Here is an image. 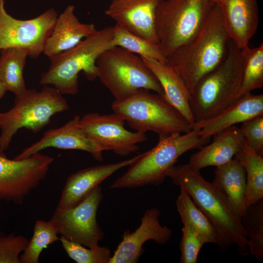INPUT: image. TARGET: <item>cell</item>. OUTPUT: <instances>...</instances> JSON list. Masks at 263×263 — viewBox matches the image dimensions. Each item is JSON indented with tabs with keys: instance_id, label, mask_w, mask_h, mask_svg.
Masks as SVG:
<instances>
[{
	"instance_id": "cell-33",
	"label": "cell",
	"mask_w": 263,
	"mask_h": 263,
	"mask_svg": "<svg viewBox=\"0 0 263 263\" xmlns=\"http://www.w3.org/2000/svg\"><path fill=\"white\" fill-rule=\"evenodd\" d=\"M29 240L24 236L12 233L0 235V263H20L19 256Z\"/></svg>"
},
{
	"instance_id": "cell-23",
	"label": "cell",
	"mask_w": 263,
	"mask_h": 263,
	"mask_svg": "<svg viewBox=\"0 0 263 263\" xmlns=\"http://www.w3.org/2000/svg\"><path fill=\"white\" fill-rule=\"evenodd\" d=\"M142 58L160 83L167 100L191 126L193 124L194 119L189 106L190 94L181 77L166 62Z\"/></svg>"
},
{
	"instance_id": "cell-32",
	"label": "cell",
	"mask_w": 263,
	"mask_h": 263,
	"mask_svg": "<svg viewBox=\"0 0 263 263\" xmlns=\"http://www.w3.org/2000/svg\"><path fill=\"white\" fill-rule=\"evenodd\" d=\"M182 236L179 244L181 263H196L205 241L193 228L188 225L182 228Z\"/></svg>"
},
{
	"instance_id": "cell-6",
	"label": "cell",
	"mask_w": 263,
	"mask_h": 263,
	"mask_svg": "<svg viewBox=\"0 0 263 263\" xmlns=\"http://www.w3.org/2000/svg\"><path fill=\"white\" fill-rule=\"evenodd\" d=\"M111 108L136 131L153 132L159 139L192 130L191 125L165 97L148 90L140 89L126 98L114 100Z\"/></svg>"
},
{
	"instance_id": "cell-8",
	"label": "cell",
	"mask_w": 263,
	"mask_h": 263,
	"mask_svg": "<svg viewBox=\"0 0 263 263\" xmlns=\"http://www.w3.org/2000/svg\"><path fill=\"white\" fill-rule=\"evenodd\" d=\"M68 109L66 100L54 87L46 85L40 91L27 89L22 95L16 97L11 109L0 113V150L4 151L9 147L19 129L38 132L54 115Z\"/></svg>"
},
{
	"instance_id": "cell-29",
	"label": "cell",
	"mask_w": 263,
	"mask_h": 263,
	"mask_svg": "<svg viewBox=\"0 0 263 263\" xmlns=\"http://www.w3.org/2000/svg\"><path fill=\"white\" fill-rule=\"evenodd\" d=\"M241 222L254 257L263 258V199L247 207Z\"/></svg>"
},
{
	"instance_id": "cell-5",
	"label": "cell",
	"mask_w": 263,
	"mask_h": 263,
	"mask_svg": "<svg viewBox=\"0 0 263 263\" xmlns=\"http://www.w3.org/2000/svg\"><path fill=\"white\" fill-rule=\"evenodd\" d=\"M113 26H107L83 39L76 46L51 58L48 70L41 75L39 83L52 85L62 94H75L78 91V74L87 79L98 77L96 61L106 50L113 47Z\"/></svg>"
},
{
	"instance_id": "cell-22",
	"label": "cell",
	"mask_w": 263,
	"mask_h": 263,
	"mask_svg": "<svg viewBox=\"0 0 263 263\" xmlns=\"http://www.w3.org/2000/svg\"><path fill=\"white\" fill-rule=\"evenodd\" d=\"M212 183L223 193L233 214L241 219L247 208L246 180L244 169L239 161L234 158L217 167Z\"/></svg>"
},
{
	"instance_id": "cell-7",
	"label": "cell",
	"mask_w": 263,
	"mask_h": 263,
	"mask_svg": "<svg viewBox=\"0 0 263 263\" xmlns=\"http://www.w3.org/2000/svg\"><path fill=\"white\" fill-rule=\"evenodd\" d=\"M100 82L114 100L126 98L140 89L152 91L165 97L159 81L137 55L117 46L104 52L97 59Z\"/></svg>"
},
{
	"instance_id": "cell-26",
	"label": "cell",
	"mask_w": 263,
	"mask_h": 263,
	"mask_svg": "<svg viewBox=\"0 0 263 263\" xmlns=\"http://www.w3.org/2000/svg\"><path fill=\"white\" fill-rule=\"evenodd\" d=\"M176 206L183 225H188L196 231L206 243L217 244L218 239L212 225L195 204L189 195L180 188L176 200Z\"/></svg>"
},
{
	"instance_id": "cell-14",
	"label": "cell",
	"mask_w": 263,
	"mask_h": 263,
	"mask_svg": "<svg viewBox=\"0 0 263 263\" xmlns=\"http://www.w3.org/2000/svg\"><path fill=\"white\" fill-rule=\"evenodd\" d=\"M160 210L156 207L147 209L141 219L139 226L133 232L126 230L122 240L112 256L109 263H136L144 252L143 245L151 240L158 244H164L171 238L172 231L161 225Z\"/></svg>"
},
{
	"instance_id": "cell-24",
	"label": "cell",
	"mask_w": 263,
	"mask_h": 263,
	"mask_svg": "<svg viewBox=\"0 0 263 263\" xmlns=\"http://www.w3.org/2000/svg\"><path fill=\"white\" fill-rule=\"evenodd\" d=\"M27 56L28 51L20 48L0 50V81L7 91H10L16 97L22 95L27 89L23 73Z\"/></svg>"
},
{
	"instance_id": "cell-17",
	"label": "cell",
	"mask_w": 263,
	"mask_h": 263,
	"mask_svg": "<svg viewBox=\"0 0 263 263\" xmlns=\"http://www.w3.org/2000/svg\"><path fill=\"white\" fill-rule=\"evenodd\" d=\"M139 156L117 163L87 168L72 174L67 178L56 208L64 209L75 207L107 178L130 165Z\"/></svg>"
},
{
	"instance_id": "cell-19",
	"label": "cell",
	"mask_w": 263,
	"mask_h": 263,
	"mask_svg": "<svg viewBox=\"0 0 263 263\" xmlns=\"http://www.w3.org/2000/svg\"><path fill=\"white\" fill-rule=\"evenodd\" d=\"M218 3L230 39L240 48L249 45L259 24L258 0H222Z\"/></svg>"
},
{
	"instance_id": "cell-11",
	"label": "cell",
	"mask_w": 263,
	"mask_h": 263,
	"mask_svg": "<svg viewBox=\"0 0 263 263\" xmlns=\"http://www.w3.org/2000/svg\"><path fill=\"white\" fill-rule=\"evenodd\" d=\"M102 198L99 185L75 207L64 209L56 208L50 221L61 236L84 246L96 247L104 237V232L96 220Z\"/></svg>"
},
{
	"instance_id": "cell-30",
	"label": "cell",
	"mask_w": 263,
	"mask_h": 263,
	"mask_svg": "<svg viewBox=\"0 0 263 263\" xmlns=\"http://www.w3.org/2000/svg\"><path fill=\"white\" fill-rule=\"evenodd\" d=\"M58 231L49 220L36 222L32 237L19 256L20 263H38L43 250L59 240Z\"/></svg>"
},
{
	"instance_id": "cell-35",
	"label": "cell",
	"mask_w": 263,
	"mask_h": 263,
	"mask_svg": "<svg viewBox=\"0 0 263 263\" xmlns=\"http://www.w3.org/2000/svg\"><path fill=\"white\" fill-rule=\"evenodd\" d=\"M7 91L3 84L0 81V99H1Z\"/></svg>"
},
{
	"instance_id": "cell-2",
	"label": "cell",
	"mask_w": 263,
	"mask_h": 263,
	"mask_svg": "<svg viewBox=\"0 0 263 263\" xmlns=\"http://www.w3.org/2000/svg\"><path fill=\"white\" fill-rule=\"evenodd\" d=\"M230 39L220 6L215 3L197 33L167 57L190 95L200 79L224 59Z\"/></svg>"
},
{
	"instance_id": "cell-9",
	"label": "cell",
	"mask_w": 263,
	"mask_h": 263,
	"mask_svg": "<svg viewBox=\"0 0 263 263\" xmlns=\"http://www.w3.org/2000/svg\"><path fill=\"white\" fill-rule=\"evenodd\" d=\"M207 0H162L155 13L158 46L168 57L198 31L214 4Z\"/></svg>"
},
{
	"instance_id": "cell-27",
	"label": "cell",
	"mask_w": 263,
	"mask_h": 263,
	"mask_svg": "<svg viewBox=\"0 0 263 263\" xmlns=\"http://www.w3.org/2000/svg\"><path fill=\"white\" fill-rule=\"evenodd\" d=\"M113 47L123 48L145 58L167 62L159 46L115 24L111 40Z\"/></svg>"
},
{
	"instance_id": "cell-20",
	"label": "cell",
	"mask_w": 263,
	"mask_h": 263,
	"mask_svg": "<svg viewBox=\"0 0 263 263\" xmlns=\"http://www.w3.org/2000/svg\"><path fill=\"white\" fill-rule=\"evenodd\" d=\"M75 10L74 5H69L57 16L43 52L50 59L75 47L97 30L93 23L81 22Z\"/></svg>"
},
{
	"instance_id": "cell-34",
	"label": "cell",
	"mask_w": 263,
	"mask_h": 263,
	"mask_svg": "<svg viewBox=\"0 0 263 263\" xmlns=\"http://www.w3.org/2000/svg\"><path fill=\"white\" fill-rule=\"evenodd\" d=\"M240 129L245 144L258 154L263 156V114L242 123Z\"/></svg>"
},
{
	"instance_id": "cell-16",
	"label": "cell",
	"mask_w": 263,
	"mask_h": 263,
	"mask_svg": "<svg viewBox=\"0 0 263 263\" xmlns=\"http://www.w3.org/2000/svg\"><path fill=\"white\" fill-rule=\"evenodd\" d=\"M80 117L75 115L63 126L46 131L37 142L25 148L15 158L22 159L48 148L78 150L90 153L98 161L103 160V150L90 138L79 125Z\"/></svg>"
},
{
	"instance_id": "cell-1",
	"label": "cell",
	"mask_w": 263,
	"mask_h": 263,
	"mask_svg": "<svg viewBox=\"0 0 263 263\" xmlns=\"http://www.w3.org/2000/svg\"><path fill=\"white\" fill-rule=\"evenodd\" d=\"M167 177L187 191L208 219L216 233L217 244L221 252L236 244L238 253L244 257L248 255V240L241 219L233 214L225 196L212 183L206 180L200 170L187 164L174 165Z\"/></svg>"
},
{
	"instance_id": "cell-31",
	"label": "cell",
	"mask_w": 263,
	"mask_h": 263,
	"mask_svg": "<svg viewBox=\"0 0 263 263\" xmlns=\"http://www.w3.org/2000/svg\"><path fill=\"white\" fill-rule=\"evenodd\" d=\"M62 246L67 255L77 263H109L112 257L110 250L105 246H98L87 248L84 246L70 241L61 236Z\"/></svg>"
},
{
	"instance_id": "cell-36",
	"label": "cell",
	"mask_w": 263,
	"mask_h": 263,
	"mask_svg": "<svg viewBox=\"0 0 263 263\" xmlns=\"http://www.w3.org/2000/svg\"><path fill=\"white\" fill-rule=\"evenodd\" d=\"M210 1L214 2V3H219L222 0H207Z\"/></svg>"
},
{
	"instance_id": "cell-12",
	"label": "cell",
	"mask_w": 263,
	"mask_h": 263,
	"mask_svg": "<svg viewBox=\"0 0 263 263\" xmlns=\"http://www.w3.org/2000/svg\"><path fill=\"white\" fill-rule=\"evenodd\" d=\"M4 3L0 0V50L18 47L27 50L31 58L38 57L52 33L58 16L56 12L51 8L35 18L21 20L8 14Z\"/></svg>"
},
{
	"instance_id": "cell-10",
	"label": "cell",
	"mask_w": 263,
	"mask_h": 263,
	"mask_svg": "<svg viewBox=\"0 0 263 263\" xmlns=\"http://www.w3.org/2000/svg\"><path fill=\"white\" fill-rule=\"evenodd\" d=\"M53 161L52 157L40 152L9 159L0 150V201L21 204L45 178Z\"/></svg>"
},
{
	"instance_id": "cell-21",
	"label": "cell",
	"mask_w": 263,
	"mask_h": 263,
	"mask_svg": "<svg viewBox=\"0 0 263 263\" xmlns=\"http://www.w3.org/2000/svg\"><path fill=\"white\" fill-rule=\"evenodd\" d=\"M213 140L193 153L187 164L194 169L219 167L234 158L245 143L240 128L233 126L213 135Z\"/></svg>"
},
{
	"instance_id": "cell-13",
	"label": "cell",
	"mask_w": 263,
	"mask_h": 263,
	"mask_svg": "<svg viewBox=\"0 0 263 263\" xmlns=\"http://www.w3.org/2000/svg\"><path fill=\"white\" fill-rule=\"evenodd\" d=\"M125 120L115 113H89L80 117L79 125L88 136L103 150L126 156L137 151L138 143L147 139L146 133L132 132L124 127Z\"/></svg>"
},
{
	"instance_id": "cell-25",
	"label": "cell",
	"mask_w": 263,
	"mask_h": 263,
	"mask_svg": "<svg viewBox=\"0 0 263 263\" xmlns=\"http://www.w3.org/2000/svg\"><path fill=\"white\" fill-rule=\"evenodd\" d=\"M243 167L246 175V207L263 198V158L245 143L235 155Z\"/></svg>"
},
{
	"instance_id": "cell-4",
	"label": "cell",
	"mask_w": 263,
	"mask_h": 263,
	"mask_svg": "<svg viewBox=\"0 0 263 263\" xmlns=\"http://www.w3.org/2000/svg\"><path fill=\"white\" fill-rule=\"evenodd\" d=\"M243 73L241 48L230 39L224 59L200 79L190 95L194 123L214 116L238 98Z\"/></svg>"
},
{
	"instance_id": "cell-15",
	"label": "cell",
	"mask_w": 263,
	"mask_h": 263,
	"mask_svg": "<svg viewBox=\"0 0 263 263\" xmlns=\"http://www.w3.org/2000/svg\"><path fill=\"white\" fill-rule=\"evenodd\" d=\"M162 0H112L105 14L116 24L158 45L156 9Z\"/></svg>"
},
{
	"instance_id": "cell-28",
	"label": "cell",
	"mask_w": 263,
	"mask_h": 263,
	"mask_svg": "<svg viewBox=\"0 0 263 263\" xmlns=\"http://www.w3.org/2000/svg\"><path fill=\"white\" fill-rule=\"evenodd\" d=\"M243 64V78L238 97L263 87V44L241 48Z\"/></svg>"
},
{
	"instance_id": "cell-18",
	"label": "cell",
	"mask_w": 263,
	"mask_h": 263,
	"mask_svg": "<svg viewBox=\"0 0 263 263\" xmlns=\"http://www.w3.org/2000/svg\"><path fill=\"white\" fill-rule=\"evenodd\" d=\"M263 114V94L251 93L243 95L231 104L214 115L191 125L192 129L199 130L200 135L210 138L215 134Z\"/></svg>"
},
{
	"instance_id": "cell-3",
	"label": "cell",
	"mask_w": 263,
	"mask_h": 263,
	"mask_svg": "<svg viewBox=\"0 0 263 263\" xmlns=\"http://www.w3.org/2000/svg\"><path fill=\"white\" fill-rule=\"evenodd\" d=\"M210 138L200 135L199 130L174 134L159 139L156 146L140 154L127 170L116 178L111 189L132 188L146 185L158 186L167 177L169 169L187 151L200 149L209 143Z\"/></svg>"
}]
</instances>
